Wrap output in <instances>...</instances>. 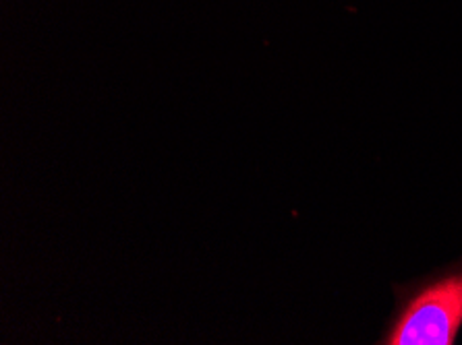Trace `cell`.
Segmentation results:
<instances>
[{
    "mask_svg": "<svg viewBox=\"0 0 462 345\" xmlns=\"http://www.w3.org/2000/svg\"><path fill=\"white\" fill-rule=\"evenodd\" d=\"M462 327V267L412 287L401 302L382 343L452 345Z\"/></svg>",
    "mask_w": 462,
    "mask_h": 345,
    "instance_id": "6da1fadb",
    "label": "cell"
}]
</instances>
